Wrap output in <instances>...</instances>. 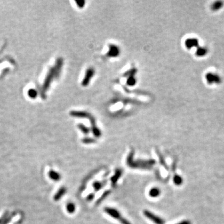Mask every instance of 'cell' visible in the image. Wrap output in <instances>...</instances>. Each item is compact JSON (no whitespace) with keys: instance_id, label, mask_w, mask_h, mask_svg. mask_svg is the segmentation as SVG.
Returning a JSON list of instances; mask_svg holds the SVG:
<instances>
[{"instance_id":"cell-23","label":"cell","mask_w":224,"mask_h":224,"mask_svg":"<svg viewBox=\"0 0 224 224\" xmlns=\"http://www.w3.org/2000/svg\"><path fill=\"white\" fill-rule=\"evenodd\" d=\"M135 83H136V79H135V78H134V77L133 76L129 77L128 79L127 80L128 85H130V86H133V85H134Z\"/></svg>"},{"instance_id":"cell-16","label":"cell","mask_w":224,"mask_h":224,"mask_svg":"<svg viewBox=\"0 0 224 224\" xmlns=\"http://www.w3.org/2000/svg\"><path fill=\"white\" fill-rule=\"evenodd\" d=\"M207 52V49L205 47H199L197 49L196 54L197 56H204Z\"/></svg>"},{"instance_id":"cell-17","label":"cell","mask_w":224,"mask_h":224,"mask_svg":"<svg viewBox=\"0 0 224 224\" xmlns=\"http://www.w3.org/2000/svg\"><path fill=\"white\" fill-rule=\"evenodd\" d=\"M78 127H79V128L80 129V131H82L84 134H89V132H90V129L88 128V127H87L86 126H85V125H83V124H82V123H80V124H79L78 125Z\"/></svg>"},{"instance_id":"cell-11","label":"cell","mask_w":224,"mask_h":224,"mask_svg":"<svg viewBox=\"0 0 224 224\" xmlns=\"http://www.w3.org/2000/svg\"><path fill=\"white\" fill-rule=\"evenodd\" d=\"M161 194V191L157 187H153L149 192V195L151 197H157Z\"/></svg>"},{"instance_id":"cell-24","label":"cell","mask_w":224,"mask_h":224,"mask_svg":"<svg viewBox=\"0 0 224 224\" xmlns=\"http://www.w3.org/2000/svg\"><path fill=\"white\" fill-rule=\"evenodd\" d=\"M94 197H95V194H94L93 193H91L88 196H87V200L88 201H92L94 199Z\"/></svg>"},{"instance_id":"cell-20","label":"cell","mask_w":224,"mask_h":224,"mask_svg":"<svg viewBox=\"0 0 224 224\" xmlns=\"http://www.w3.org/2000/svg\"><path fill=\"white\" fill-rule=\"evenodd\" d=\"M92 130L94 136H95V137L99 138L100 136H101V131L100 129L96 127V126H94V127H92Z\"/></svg>"},{"instance_id":"cell-19","label":"cell","mask_w":224,"mask_h":224,"mask_svg":"<svg viewBox=\"0 0 224 224\" xmlns=\"http://www.w3.org/2000/svg\"><path fill=\"white\" fill-rule=\"evenodd\" d=\"M110 192H111V191H109V190H108V191H106L103 194V195H101V197L99 199V200H98V201H97L96 204H99V203H100V202H102V201L104 200V199H105V198L107 197V196L110 194Z\"/></svg>"},{"instance_id":"cell-26","label":"cell","mask_w":224,"mask_h":224,"mask_svg":"<svg viewBox=\"0 0 224 224\" xmlns=\"http://www.w3.org/2000/svg\"><path fill=\"white\" fill-rule=\"evenodd\" d=\"M177 224H191V222L189 221V220H183V221H182Z\"/></svg>"},{"instance_id":"cell-8","label":"cell","mask_w":224,"mask_h":224,"mask_svg":"<svg viewBox=\"0 0 224 224\" xmlns=\"http://www.w3.org/2000/svg\"><path fill=\"white\" fill-rule=\"evenodd\" d=\"M199 44L198 40L197 39H194V38H191V39H187V41H185V45L188 49H191L193 47L197 46Z\"/></svg>"},{"instance_id":"cell-7","label":"cell","mask_w":224,"mask_h":224,"mask_svg":"<svg viewBox=\"0 0 224 224\" xmlns=\"http://www.w3.org/2000/svg\"><path fill=\"white\" fill-rule=\"evenodd\" d=\"M120 53V51L117 46L115 45H110L109 46V51L108 52V56L109 57H117Z\"/></svg>"},{"instance_id":"cell-12","label":"cell","mask_w":224,"mask_h":224,"mask_svg":"<svg viewBox=\"0 0 224 224\" xmlns=\"http://www.w3.org/2000/svg\"><path fill=\"white\" fill-rule=\"evenodd\" d=\"M66 192V189L65 187H62L58 191V192L56 193L54 196V200L55 201H59L60 200V199L64 195Z\"/></svg>"},{"instance_id":"cell-21","label":"cell","mask_w":224,"mask_h":224,"mask_svg":"<svg viewBox=\"0 0 224 224\" xmlns=\"http://www.w3.org/2000/svg\"><path fill=\"white\" fill-rule=\"evenodd\" d=\"M223 6V3L222 1H217L215 3H213L212 6V9L213 10H217L220 9Z\"/></svg>"},{"instance_id":"cell-22","label":"cell","mask_w":224,"mask_h":224,"mask_svg":"<svg viewBox=\"0 0 224 224\" xmlns=\"http://www.w3.org/2000/svg\"><path fill=\"white\" fill-rule=\"evenodd\" d=\"M82 141L83 143H85V144H91V143H95L96 140L92 138H85L82 139Z\"/></svg>"},{"instance_id":"cell-4","label":"cell","mask_w":224,"mask_h":224,"mask_svg":"<svg viewBox=\"0 0 224 224\" xmlns=\"http://www.w3.org/2000/svg\"><path fill=\"white\" fill-rule=\"evenodd\" d=\"M94 73H95V71H94L93 69L89 68L88 70H87V72H86V73H85V77H84V79L83 80V82H82L83 86L88 85V84L89 83L91 79H92V77L93 76Z\"/></svg>"},{"instance_id":"cell-6","label":"cell","mask_w":224,"mask_h":224,"mask_svg":"<svg viewBox=\"0 0 224 224\" xmlns=\"http://www.w3.org/2000/svg\"><path fill=\"white\" fill-rule=\"evenodd\" d=\"M122 173H123V171H122V170L121 169H116V171H115V174L111 178L112 186L115 187V185H116L118 179H120V177L121 176Z\"/></svg>"},{"instance_id":"cell-10","label":"cell","mask_w":224,"mask_h":224,"mask_svg":"<svg viewBox=\"0 0 224 224\" xmlns=\"http://www.w3.org/2000/svg\"><path fill=\"white\" fill-rule=\"evenodd\" d=\"M71 115L73 117H80V118H89L91 117L90 115L86 113V112L83 111H72L71 112Z\"/></svg>"},{"instance_id":"cell-14","label":"cell","mask_w":224,"mask_h":224,"mask_svg":"<svg viewBox=\"0 0 224 224\" xmlns=\"http://www.w3.org/2000/svg\"><path fill=\"white\" fill-rule=\"evenodd\" d=\"M173 182L176 185H180L183 184V178H182V177L179 176V175L175 174L174 177H173Z\"/></svg>"},{"instance_id":"cell-1","label":"cell","mask_w":224,"mask_h":224,"mask_svg":"<svg viewBox=\"0 0 224 224\" xmlns=\"http://www.w3.org/2000/svg\"><path fill=\"white\" fill-rule=\"evenodd\" d=\"M134 151H132L127 157V165L131 168H139V169H151L153 165L156 164V161L154 159L149 160H137L134 161Z\"/></svg>"},{"instance_id":"cell-18","label":"cell","mask_w":224,"mask_h":224,"mask_svg":"<svg viewBox=\"0 0 224 224\" xmlns=\"http://www.w3.org/2000/svg\"><path fill=\"white\" fill-rule=\"evenodd\" d=\"M67 211L69 213H72L75 211V205L74 204L71 202L69 203L67 205Z\"/></svg>"},{"instance_id":"cell-2","label":"cell","mask_w":224,"mask_h":224,"mask_svg":"<svg viewBox=\"0 0 224 224\" xmlns=\"http://www.w3.org/2000/svg\"><path fill=\"white\" fill-rule=\"evenodd\" d=\"M104 211L108 215L111 216V217L116 219L121 222V224H131L128 220L121 216L120 212H119L116 209L111 207H105L104 209Z\"/></svg>"},{"instance_id":"cell-5","label":"cell","mask_w":224,"mask_h":224,"mask_svg":"<svg viewBox=\"0 0 224 224\" xmlns=\"http://www.w3.org/2000/svg\"><path fill=\"white\" fill-rule=\"evenodd\" d=\"M206 79H207L208 83L210 84H212L213 83H218L221 82V79H220V77L219 75L213 74V73H207V75H206Z\"/></svg>"},{"instance_id":"cell-9","label":"cell","mask_w":224,"mask_h":224,"mask_svg":"<svg viewBox=\"0 0 224 224\" xmlns=\"http://www.w3.org/2000/svg\"><path fill=\"white\" fill-rule=\"evenodd\" d=\"M107 183V181H103L101 182L96 181L93 184V187L95 191H99L101 189H102Z\"/></svg>"},{"instance_id":"cell-3","label":"cell","mask_w":224,"mask_h":224,"mask_svg":"<svg viewBox=\"0 0 224 224\" xmlns=\"http://www.w3.org/2000/svg\"><path fill=\"white\" fill-rule=\"evenodd\" d=\"M143 213H144L145 217H146L147 218L149 219L150 220H151L152 222H153L156 224H164L165 223V221H164V220L162 218H161V217H159V216L154 214L153 213L148 211V210H145V211H143Z\"/></svg>"},{"instance_id":"cell-15","label":"cell","mask_w":224,"mask_h":224,"mask_svg":"<svg viewBox=\"0 0 224 224\" xmlns=\"http://www.w3.org/2000/svg\"><path fill=\"white\" fill-rule=\"evenodd\" d=\"M156 153H157V156H158V157H159L160 163L161 164V165H162L164 167H165V169H166V170H168V169H169V168H168V167H167V164H166V162H165V161H164V157H163V155H161V153H160L157 149L156 150Z\"/></svg>"},{"instance_id":"cell-13","label":"cell","mask_w":224,"mask_h":224,"mask_svg":"<svg viewBox=\"0 0 224 224\" xmlns=\"http://www.w3.org/2000/svg\"><path fill=\"white\" fill-rule=\"evenodd\" d=\"M49 177L51 178L52 180L55 181H58L61 179V175L59 174L58 173L55 172V171H51L49 173Z\"/></svg>"},{"instance_id":"cell-25","label":"cell","mask_w":224,"mask_h":224,"mask_svg":"<svg viewBox=\"0 0 224 224\" xmlns=\"http://www.w3.org/2000/svg\"><path fill=\"white\" fill-rule=\"evenodd\" d=\"M77 4L78 5V6L80 7V8H82V7L84 6V4H85V2L84 1H76Z\"/></svg>"}]
</instances>
